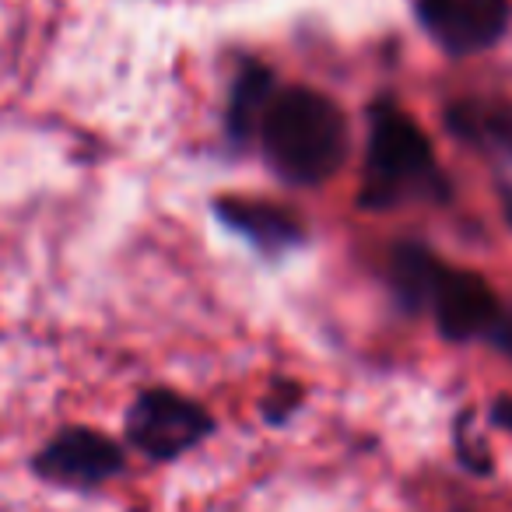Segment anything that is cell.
<instances>
[{"label":"cell","mask_w":512,"mask_h":512,"mask_svg":"<svg viewBox=\"0 0 512 512\" xmlns=\"http://www.w3.org/2000/svg\"><path fill=\"white\" fill-rule=\"evenodd\" d=\"M264 158L285 183L320 186L341 172L348 158V120L327 95L313 88H285L260 120Z\"/></svg>","instance_id":"cell-1"},{"label":"cell","mask_w":512,"mask_h":512,"mask_svg":"<svg viewBox=\"0 0 512 512\" xmlns=\"http://www.w3.org/2000/svg\"><path fill=\"white\" fill-rule=\"evenodd\" d=\"M442 193L432 144L425 130L400 113L393 102H379L369 113V155L358 204L369 211H386L400 200Z\"/></svg>","instance_id":"cell-2"},{"label":"cell","mask_w":512,"mask_h":512,"mask_svg":"<svg viewBox=\"0 0 512 512\" xmlns=\"http://www.w3.org/2000/svg\"><path fill=\"white\" fill-rule=\"evenodd\" d=\"M214 421L197 400L172 390H148L127 414V439L151 460H176L211 435Z\"/></svg>","instance_id":"cell-3"},{"label":"cell","mask_w":512,"mask_h":512,"mask_svg":"<svg viewBox=\"0 0 512 512\" xmlns=\"http://www.w3.org/2000/svg\"><path fill=\"white\" fill-rule=\"evenodd\" d=\"M418 18L442 50L467 57L502 39L509 0H418Z\"/></svg>","instance_id":"cell-4"},{"label":"cell","mask_w":512,"mask_h":512,"mask_svg":"<svg viewBox=\"0 0 512 512\" xmlns=\"http://www.w3.org/2000/svg\"><path fill=\"white\" fill-rule=\"evenodd\" d=\"M123 470V453L95 428H64L36 456V474L64 488H95Z\"/></svg>","instance_id":"cell-5"},{"label":"cell","mask_w":512,"mask_h":512,"mask_svg":"<svg viewBox=\"0 0 512 512\" xmlns=\"http://www.w3.org/2000/svg\"><path fill=\"white\" fill-rule=\"evenodd\" d=\"M432 313L442 337L449 341H470V337L491 334L498 323V299L481 274L470 271H442L432 295Z\"/></svg>","instance_id":"cell-6"},{"label":"cell","mask_w":512,"mask_h":512,"mask_svg":"<svg viewBox=\"0 0 512 512\" xmlns=\"http://www.w3.org/2000/svg\"><path fill=\"white\" fill-rule=\"evenodd\" d=\"M218 218L225 221L232 232L246 235L260 253H285L306 242V225L285 207L264 204V200H218Z\"/></svg>","instance_id":"cell-7"},{"label":"cell","mask_w":512,"mask_h":512,"mask_svg":"<svg viewBox=\"0 0 512 512\" xmlns=\"http://www.w3.org/2000/svg\"><path fill=\"white\" fill-rule=\"evenodd\" d=\"M274 99V78L267 67L246 64L232 88V99H228V116L225 130L232 137V144H246L253 134H260V120H264L267 106Z\"/></svg>","instance_id":"cell-8"},{"label":"cell","mask_w":512,"mask_h":512,"mask_svg":"<svg viewBox=\"0 0 512 512\" xmlns=\"http://www.w3.org/2000/svg\"><path fill=\"white\" fill-rule=\"evenodd\" d=\"M446 267L428 253L425 246H397L390 260V281L397 299L407 309H425L432 306L435 285H439Z\"/></svg>","instance_id":"cell-9"},{"label":"cell","mask_w":512,"mask_h":512,"mask_svg":"<svg viewBox=\"0 0 512 512\" xmlns=\"http://www.w3.org/2000/svg\"><path fill=\"white\" fill-rule=\"evenodd\" d=\"M449 123H453L456 134L502 144V148L512 151V106H477V102H467V106H456L449 113Z\"/></svg>","instance_id":"cell-10"},{"label":"cell","mask_w":512,"mask_h":512,"mask_svg":"<svg viewBox=\"0 0 512 512\" xmlns=\"http://www.w3.org/2000/svg\"><path fill=\"white\" fill-rule=\"evenodd\" d=\"M302 400V390L295 383H278V393L267 400V421H285L288 414L299 407Z\"/></svg>","instance_id":"cell-11"},{"label":"cell","mask_w":512,"mask_h":512,"mask_svg":"<svg viewBox=\"0 0 512 512\" xmlns=\"http://www.w3.org/2000/svg\"><path fill=\"white\" fill-rule=\"evenodd\" d=\"M491 337H495V344L505 351V355H512V313L498 316V323L491 327Z\"/></svg>","instance_id":"cell-12"},{"label":"cell","mask_w":512,"mask_h":512,"mask_svg":"<svg viewBox=\"0 0 512 512\" xmlns=\"http://www.w3.org/2000/svg\"><path fill=\"white\" fill-rule=\"evenodd\" d=\"M491 418L498 421V425L505 428V432H512V397H502L495 404V411H491Z\"/></svg>","instance_id":"cell-13"}]
</instances>
